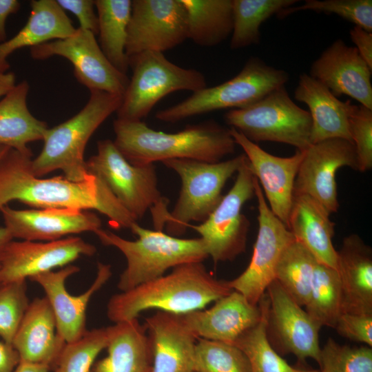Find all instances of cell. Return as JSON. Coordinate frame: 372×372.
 I'll use <instances>...</instances> for the list:
<instances>
[{
	"mask_svg": "<svg viewBox=\"0 0 372 372\" xmlns=\"http://www.w3.org/2000/svg\"><path fill=\"white\" fill-rule=\"evenodd\" d=\"M152 349V372H195L196 336L183 316L161 311L145 318Z\"/></svg>",
	"mask_w": 372,
	"mask_h": 372,
	"instance_id": "23",
	"label": "cell"
},
{
	"mask_svg": "<svg viewBox=\"0 0 372 372\" xmlns=\"http://www.w3.org/2000/svg\"><path fill=\"white\" fill-rule=\"evenodd\" d=\"M197 338L234 344L260 319L259 305L250 303L240 293L233 290L214 302L207 309L182 314Z\"/></svg>",
	"mask_w": 372,
	"mask_h": 372,
	"instance_id": "22",
	"label": "cell"
},
{
	"mask_svg": "<svg viewBox=\"0 0 372 372\" xmlns=\"http://www.w3.org/2000/svg\"><path fill=\"white\" fill-rule=\"evenodd\" d=\"M300 10L335 14L353 23L355 26L372 32L371 0H307L303 5L283 9L277 15L283 19Z\"/></svg>",
	"mask_w": 372,
	"mask_h": 372,
	"instance_id": "40",
	"label": "cell"
},
{
	"mask_svg": "<svg viewBox=\"0 0 372 372\" xmlns=\"http://www.w3.org/2000/svg\"><path fill=\"white\" fill-rule=\"evenodd\" d=\"M86 105L74 116L45 131L43 147L31 162V170L41 177L55 170L72 181L90 175L84 158L89 139L99 127L119 108L123 96L103 91H90Z\"/></svg>",
	"mask_w": 372,
	"mask_h": 372,
	"instance_id": "5",
	"label": "cell"
},
{
	"mask_svg": "<svg viewBox=\"0 0 372 372\" xmlns=\"http://www.w3.org/2000/svg\"><path fill=\"white\" fill-rule=\"evenodd\" d=\"M371 70L355 47L337 39L313 61L309 75L337 98L344 94L372 110Z\"/></svg>",
	"mask_w": 372,
	"mask_h": 372,
	"instance_id": "21",
	"label": "cell"
},
{
	"mask_svg": "<svg viewBox=\"0 0 372 372\" xmlns=\"http://www.w3.org/2000/svg\"><path fill=\"white\" fill-rule=\"evenodd\" d=\"M79 270V267L69 265L56 271H50L29 278L44 290L55 316L57 331L66 343L76 341L85 334L87 304L94 293L112 276L111 266L99 262L96 276L89 289L79 296H72L66 290L65 281Z\"/></svg>",
	"mask_w": 372,
	"mask_h": 372,
	"instance_id": "18",
	"label": "cell"
},
{
	"mask_svg": "<svg viewBox=\"0 0 372 372\" xmlns=\"http://www.w3.org/2000/svg\"><path fill=\"white\" fill-rule=\"evenodd\" d=\"M107 342V327L87 330L80 339L65 344L54 372H90L95 359L106 349Z\"/></svg>",
	"mask_w": 372,
	"mask_h": 372,
	"instance_id": "38",
	"label": "cell"
},
{
	"mask_svg": "<svg viewBox=\"0 0 372 372\" xmlns=\"http://www.w3.org/2000/svg\"><path fill=\"white\" fill-rule=\"evenodd\" d=\"M56 2L64 11L68 10L76 16L79 23V28L90 31L94 35L98 34V17L94 11V1L56 0Z\"/></svg>",
	"mask_w": 372,
	"mask_h": 372,
	"instance_id": "44",
	"label": "cell"
},
{
	"mask_svg": "<svg viewBox=\"0 0 372 372\" xmlns=\"http://www.w3.org/2000/svg\"><path fill=\"white\" fill-rule=\"evenodd\" d=\"M195 372H251L248 359L236 345L198 338Z\"/></svg>",
	"mask_w": 372,
	"mask_h": 372,
	"instance_id": "37",
	"label": "cell"
},
{
	"mask_svg": "<svg viewBox=\"0 0 372 372\" xmlns=\"http://www.w3.org/2000/svg\"><path fill=\"white\" fill-rule=\"evenodd\" d=\"M138 236L130 240L109 230L94 233L105 246L118 249L127 266L117 284L121 291L158 278L169 269L185 263L203 262L209 256L200 238H181L159 230H152L134 223L130 227Z\"/></svg>",
	"mask_w": 372,
	"mask_h": 372,
	"instance_id": "4",
	"label": "cell"
},
{
	"mask_svg": "<svg viewBox=\"0 0 372 372\" xmlns=\"http://www.w3.org/2000/svg\"><path fill=\"white\" fill-rule=\"evenodd\" d=\"M349 35L360 55L372 70V32L354 25Z\"/></svg>",
	"mask_w": 372,
	"mask_h": 372,
	"instance_id": "45",
	"label": "cell"
},
{
	"mask_svg": "<svg viewBox=\"0 0 372 372\" xmlns=\"http://www.w3.org/2000/svg\"><path fill=\"white\" fill-rule=\"evenodd\" d=\"M265 293L269 299L267 335L272 347L280 355L293 354L301 362L311 358L319 364L322 327L276 280Z\"/></svg>",
	"mask_w": 372,
	"mask_h": 372,
	"instance_id": "14",
	"label": "cell"
},
{
	"mask_svg": "<svg viewBox=\"0 0 372 372\" xmlns=\"http://www.w3.org/2000/svg\"><path fill=\"white\" fill-rule=\"evenodd\" d=\"M13 240L5 227H0V261L8 243Z\"/></svg>",
	"mask_w": 372,
	"mask_h": 372,
	"instance_id": "50",
	"label": "cell"
},
{
	"mask_svg": "<svg viewBox=\"0 0 372 372\" xmlns=\"http://www.w3.org/2000/svg\"><path fill=\"white\" fill-rule=\"evenodd\" d=\"M349 132L358 159V170L372 168V110L348 101Z\"/></svg>",
	"mask_w": 372,
	"mask_h": 372,
	"instance_id": "42",
	"label": "cell"
},
{
	"mask_svg": "<svg viewBox=\"0 0 372 372\" xmlns=\"http://www.w3.org/2000/svg\"><path fill=\"white\" fill-rule=\"evenodd\" d=\"M26 280L0 283V336L12 344L29 306Z\"/></svg>",
	"mask_w": 372,
	"mask_h": 372,
	"instance_id": "41",
	"label": "cell"
},
{
	"mask_svg": "<svg viewBox=\"0 0 372 372\" xmlns=\"http://www.w3.org/2000/svg\"><path fill=\"white\" fill-rule=\"evenodd\" d=\"M334 329L343 338L372 347V314L342 313Z\"/></svg>",
	"mask_w": 372,
	"mask_h": 372,
	"instance_id": "43",
	"label": "cell"
},
{
	"mask_svg": "<svg viewBox=\"0 0 372 372\" xmlns=\"http://www.w3.org/2000/svg\"><path fill=\"white\" fill-rule=\"evenodd\" d=\"M317 262L311 253L294 240L277 263L274 280L302 307L308 302Z\"/></svg>",
	"mask_w": 372,
	"mask_h": 372,
	"instance_id": "33",
	"label": "cell"
},
{
	"mask_svg": "<svg viewBox=\"0 0 372 372\" xmlns=\"http://www.w3.org/2000/svg\"><path fill=\"white\" fill-rule=\"evenodd\" d=\"M33 59L54 56L68 59L76 79L90 91H103L123 96L129 84L126 74L115 68L101 50L96 35L78 28L70 36L30 48Z\"/></svg>",
	"mask_w": 372,
	"mask_h": 372,
	"instance_id": "13",
	"label": "cell"
},
{
	"mask_svg": "<svg viewBox=\"0 0 372 372\" xmlns=\"http://www.w3.org/2000/svg\"><path fill=\"white\" fill-rule=\"evenodd\" d=\"M30 7L24 26L12 38L0 43L1 73L8 72V58L16 50L66 38L76 29L55 0H34L30 2Z\"/></svg>",
	"mask_w": 372,
	"mask_h": 372,
	"instance_id": "29",
	"label": "cell"
},
{
	"mask_svg": "<svg viewBox=\"0 0 372 372\" xmlns=\"http://www.w3.org/2000/svg\"><path fill=\"white\" fill-rule=\"evenodd\" d=\"M65 344L57 331L48 299L45 296L34 298L30 302L12 343L20 362L53 369Z\"/></svg>",
	"mask_w": 372,
	"mask_h": 372,
	"instance_id": "24",
	"label": "cell"
},
{
	"mask_svg": "<svg viewBox=\"0 0 372 372\" xmlns=\"http://www.w3.org/2000/svg\"><path fill=\"white\" fill-rule=\"evenodd\" d=\"M289 79L286 71L252 56L234 77L193 92L178 103L157 112L155 116L158 121L173 123L216 110L240 109L285 86Z\"/></svg>",
	"mask_w": 372,
	"mask_h": 372,
	"instance_id": "7",
	"label": "cell"
},
{
	"mask_svg": "<svg viewBox=\"0 0 372 372\" xmlns=\"http://www.w3.org/2000/svg\"><path fill=\"white\" fill-rule=\"evenodd\" d=\"M246 156L216 163L192 159H170L162 163L179 176L181 187L176 203L165 224L167 234L179 237L191 222L203 223L221 201L223 189L237 173Z\"/></svg>",
	"mask_w": 372,
	"mask_h": 372,
	"instance_id": "8",
	"label": "cell"
},
{
	"mask_svg": "<svg viewBox=\"0 0 372 372\" xmlns=\"http://www.w3.org/2000/svg\"><path fill=\"white\" fill-rule=\"evenodd\" d=\"M188 39L187 17L181 0H134L126 54L162 52Z\"/></svg>",
	"mask_w": 372,
	"mask_h": 372,
	"instance_id": "15",
	"label": "cell"
},
{
	"mask_svg": "<svg viewBox=\"0 0 372 372\" xmlns=\"http://www.w3.org/2000/svg\"><path fill=\"white\" fill-rule=\"evenodd\" d=\"M30 85L24 80L0 101V145L22 153L32 152L28 144L43 140L48 124L29 111L27 97Z\"/></svg>",
	"mask_w": 372,
	"mask_h": 372,
	"instance_id": "30",
	"label": "cell"
},
{
	"mask_svg": "<svg viewBox=\"0 0 372 372\" xmlns=\"http://www.w3.org/2000/svg\"><path fill=\"white\" fill-rule=\"evenodd\" d=\"M113 129L115 146L130 163L136 166L170 159L216 163L234 154L236 146L230 129L214 121L166 133L150 128L142 121L116 118Z\"/></svg>",
	"mask_w": 372,
	"mask_h": 372,
	"instance_id": "3",
	"label": "cell"
},
{
	"mask_svg": "<svg viewBox=\"0 0 372 372\" xmlns=\"http://www.w3.org/2000/svg\"><path fill=\"white\" fill-rule=\"evenodd\" d=\"M12 238L30 241H52L63 236L101 228L97 215L73 208L14 209L8 205L0 208Z\"/></svg>",
	"mask_w": 372,
	"mask_h": 372,
	"instance_id": "20",
	"label": "cell"
},
{
	"mask_svg": "<svg viewBox=\"0 0 372 372\" xmlns=\"http://www.w3.org/2000/svg\"><path fill=\"white\" fill-rule=\"evenodd\" d=\"M258 202V229L250 262L236 278L228 280L230 287L254 305H258L269 285L274 280L278 260L295 239L287 226L271 211L258 179L254 178Z\"/></svg>",
	"mask_w": 372,
	"mask_h": 372,
	"instance_id": "12",
	"label": "cell"
},
{
	"mask_svg": "<svg viewBox=\"0 0 372 372\" xmlns=\"http://www.w3.org/2000/svg\"><path fill=\"white\" fill-rule=\"evenodd\" d=\"M224 119L231 127L255 143H282L299 151L305 150L312 144L310 114L292 101L285 86L249 106L230 110Z\"/></svg>",
	"mask_w": 372,
	"mask_h": 372,
	"instance_id": "9",
	"label": "cell"
},
{
	"mask_svg": "<svg viewBox=\"0 0 372 372\" xmlns=\"http://www.w3.org/2000/svg\"><path fill=\"white\" fill-rule=\"evenodd\" d=\"M229 129L235 143L243 149L271 211L288 228L294 183L303 151L297 150L289 157L276 156L262 149L236 129Z\"/></svg>",
	"mask_w": 372,
	"mask_h": 372,
	"instance_id": "19",
	"label": "cell"
},
{
	"mask_svg": "<svg viewBox=\"0 0 372 372\" xmlns=\"http://www.w3.org/2000/svg\"><path fill=\"white\" fill-rule=\"evenodd\" d=\"M232 291L228 280L217 279L203 262L185 263L168 274L113 295L107 304V316L117 323L138 318L150 309L185 314L203 309Z\"/></svg>",
	"mask_w": 372,
	"mask_h": 372,
	"instance_id": "2",
	"label": "cell"
},
{
	"mask_svg": "<svg viewBox=\"0 0 372 372\" xmlns=\"http://www.w3.org/2000/svg\"><path fill=\"white\" fill-rule=\"evenodd\" d=\"M132 76L116 111L118 119L142 121L167 94L197 92L207 87L204 74L169 61L162 52H144L129 57Z\"/></svg>",
	"mask_w": 372,
	"mask_h": 372,
	"instance_id": "10",
	"label": "cell"
},
{
	"mask_svg": "<svg viewBox=\"0 0 372 372\" xmlns=\"http://www.w3.org/2000/svg\"><path fill=\"white\" fill-rule=\"evenodd\" d=\"M107 329V355L94 362L90 372L152 371L149 339L138 318L114 323Z\"/></svg>",
	"mask_w": 372,
	"mask_h": 372,
	"instance_id": "28",
	"label": "cell"
},
{
	"mask_svg": "<svg viewBox=\"0 0 372 372\" xmlns=\"http://www.w3.org/2000/svg\"><path fill=\"white\" fill-rule=\"evenodd\" d=\"M50 370L45 365L20 362L13 372H50Z\"/></svg>",
	"mask_w": 372,
	"mask_h": 372,
	"instance_id": "49",
	"label": "cell"
},
{
	"mask_svg": "<svg viewBox=\"0 0 372 372\" xmlns=\"http://www.w3.org/2000/svg\"><path fill=\"white\" fill-rule=\"evenodd\" d=\"M261 317L258 322L234 342L246 355L251 372H301L302 368L289 364L276 351L267 335L269 299L266 293L258 304Z\"/></svg>",
	"mask_w": 372,
	"mask_h": 372,
	"instance_id": "35",
	"label": "cell"
},
{
	"mask_svg": "<svg viewBox=\"0 0 372 372\" xmlns=\"http://www.w3.org/2000/svg\"><path fill=\"white\" fill-rule=\"evenodd\" d=\"M318 365V372H372V347L342 345L329 338Z\"/></svg>",
	"mask_w": 372,
	"mask_h": 372,
	"instance_id": "39",
	"label": "cell"
},
{
	"mask_svg": "<svg viewBox=\"0 0 372 372\" xmlns=\"http://www.w3.org/2000/svg\"><path fill=\"white\" fill-rule=\"evenodd\" d=\"M19 362V353L12 345L0 341V372H13Z\"/></svg>",
	"mask_w": 372,
	"mask_h": 372,
	"instance_id": "46",
	"label": "cell"
},
{
	"mask_svg": "<svg viewBox=\"0 0 372 372\" xmlns=\"http://www.w3.org/2000/svg\"><path fill=\"white\" fill-rule=\"evenodd\" d=\"M21 8L17 0H0V43L6 41V22L8 17L17 13Z\"/></svg>",
	"mask_w": 372,
	"mask_h": 372,
	"instance_id": "47",
	"label": "cell"
},
{
	"mask_svg": "<svg viewBox=\"0 0 372 372\" xmlns=\"http://www.w3.org/2000/svg\"><path fill=\"white\" fill-rule=\"evenodd\" d=\"M342 167L358 170L353 143L335 138L311 144L303 157L295 179L293 194L308 195L331 214L338 211L337 171Z\"/></svg>",
	"mask_w": 372,
	"mask_h": 372,
	"instance_id": "16",
	"label": "cell"
},
{
	"mask_svg": "<svg viewBox=\"0 0 372 372\" xmlns=\"http://www.w3.org/2000/svg\"><path fill=\"white\" fill-rule=\"evenodd\" d=\"M301 372H318V371L314 369H302V371Z\"/></svg>",
	"mask_w": 372,
	"mask_h": 372,
	"instance_id": "51",
	"label": "cell"
},
{
	"mask_svg": "<svg viewBox=\"0 0 372 372\" xmlns=\"http://www.w3.org/2000/svg\"><path fill=\"white\" fill-rule=\"evenodd\" d=\"M187 17L188 39L202 47H214L233 29L232 0H181Z\"/></svg>",
	"mask_w": 372,
	"mask_h": 372,
	"instance_id": "31",
	"label": "cell"
},
{
	"mask_svg": "<svg viewBox=\"0 0 372 372\" xmlns=\"http://www.w3.org/2000/svg\"><path fill=\"white\" fill-rule=\"evenodd\" d=\"M305 307L308 314L322 327L333 328L342 314V296L337 270L317 262Z\"/></svg>",
	"mask_w": 372,
	"mask_h": 372,
	"instance_id": "36",
	"label": "cell"
},
{
	"mask_svg": "<svg viewBox=\"0 0 372 372\" xmlns=\"http://www.w3.org/2000/svg\"><path fill=\"white\" fill-rule=\"evenodd\" d=\"M32 156V152L0 145V208L19 200L37 209H94L105 215L115 229H130L136 223L96 175L90 174L79 182L64 176L41 178L31 170Z\"/></svg>",
	"mask_w": 372,
	"mask_h": 372,
	"instance_id": "1",
	"label": "cell"
},
{
	"mask_svg": "<svg viewBox=\"0 0 372 372\" xmlns=\"http://www.w3.org/2000/svg\"><path fill=\"white\" fill-rule=\"evenodd\" d=\"M294 98L309 109L312 144L335 138L352 142L349 126V100H339L326 86L306 73L299 76Z\"/></svg>",
	"mask_w": 372,
	"mask_h": 372,
	"instance_id": "27",
	"label": "cell"
},
{
	"mask_svg": "<svg viewBox=\"0 0 372 372\" xmlns=\"http://www.w3.org/2000/svg\"><path fill=\"white\" fill-rule=\"evenodd\" d=\"M297 0H232L233 29L229 47L245 48L260 43L261 24Z\"/></svg>",
	"mask_w": 372,
	"mask_h": 372,
	"instance_id": "34",
	"label": "cell"
},
{
	"mask_svg": "<svg viewBox=\"0 0 372 372\" xmlns=\"http://www.w3.org/2000/svg\"><path fill=\"white\" fill-rule=\"evenodd\" d=\"M236 174L232 187L207 219L189 226L200 234L215 264L232 261L246 250L250 223L241 211L244 204L255 196L254 175L247 156Z\"/></svg>",
	"mask_w": 372,
	"mask_h": 372,
	"instance_id": "11",
	"label": "cell"
},
{
	"mask_svg": "<svg viewBox=\"0 0 372 372\" xmlns=\"http://www.w3.org/2000/svg\"><path fill=\"white\" fill-rule=\"evenodd\" d=\"M88 173L100 178L119 203L137 220L150 210L154 229L163 231L169 200L158 188L154 164L130 163L110 139L97 143V153L86 161Z\"/></svg>",
	"mask_w": 372,
	"mask_h": 372,
	"instance_id": "6",
	"label": "cell"
},
{
	"mask_svg": "<svg viewBox=\"0 0 372 372\" xmlns=\"http://www.w3.org/2000/svg\"><path fill=\"white\" fill-rule=\"evenodd\" d=\"M342 313L372 314V249L355 234L337 251Z\"/></svg>",
	"mask_w": 372,
	"mask_h": 372,
	"instance_id": "25",
	"label": "cell"
},
{
	"mask_svg": "<svg viewBox=\"0 0 372 372\" xmlns=\"http://www.w3.org/2000/svg\"><path fill=\"white\" fill-rule=\"evenodd\" d=\"M15 75L12 72H0V98L3 97L16 85Z\"/></svg>",
	"mask_w": 372,
	"mask_h": 372,
	"instance_id": "48",
	"label": "cell"
},
{
	"mask_svg": "<svg viewBox=\"0 0 372 372\" xmlns=\"http://www.w3.org/2000/svg\"><path fill=\"white\" fill-rule=\"evenodd\" d=\"M96 247L80 237L56 240L10 241L0 261V283L26 280L69 265L81 256H93Z\"/></svg>",
	"mask_w": 372,
	"mask_h": 372,
	"instance_id": "17",
	"label": "cell"
},
{
	"mask_svg": "<svg viewBox=\"0 0 372 372\" xmlns=\"http://www.w3.org/2000/svg\"><path fill=\"white\" fill-rule=\"evenodd\" d=\"M316 200L305 194H293L288 229L294 239L322 265L337 269V251L333 244L335 223Z\"/></svg>",
	"mask_w": 372,
	"mask_h": 372,
	"instance_id": "26",
	"label": "cell"
},
{
	"mask_svg": "<svg viewBox=\"0 0 372 372\" xmlns=\"http://www.w3.org/2000/svg\"><path fill=\"white\" fill-rule=\"evenodd\" d=\"M99 44L112 65L122 73L129 68L126 54L127 30L132 12L130 0H96Z\"/></svg>",
	"mask_w": 372,
	"mask_h": 372,
	"instance_id": "32",
	"label": "cell"
}]
</instances>
